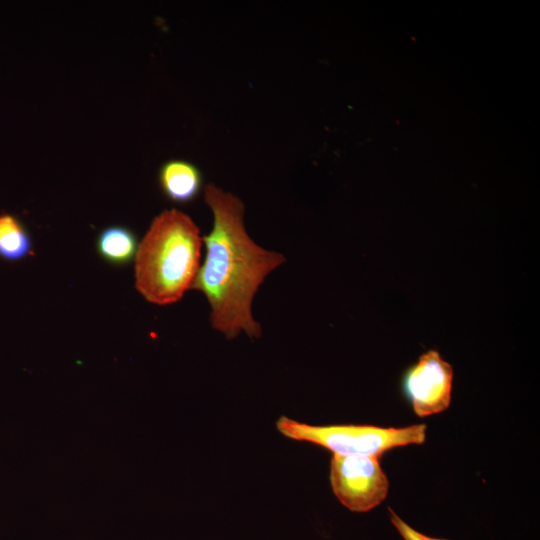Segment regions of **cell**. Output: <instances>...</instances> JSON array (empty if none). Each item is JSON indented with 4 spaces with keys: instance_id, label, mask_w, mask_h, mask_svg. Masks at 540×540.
Segmentation results:
<instances>
[{
    "instance_id": "1",
    "label": "cell",
    "mask_w": 540,
    "mask_h": 540,
    "mask_svg": "<svg viewBox=\"0 0 540 540\" xmlns=\"http://www.w3.org/2000/svg\"><path fill=\"white\" fill-rule=\"evenodd\" d=\"M213 215L211 231L202 240L206 254L191 289L204 294L212 327L227 339L242 332L259 338L261 325L252 315V302L266 277L286 258L259 246L244 226V203L213 183L204 191Z\"/></svg>"
},
{
    "instance_id": "2",
    "label": "cell",
    "mask_w": 540,
    "mask_h": 540,
    "mask_svg": "<svg viewBox=\"0 0 540 540\" xmlns=\"http://www.w3.org/2000/svg\"><path fill=\"white\" fill-rule=\"evenodd\" d=\"M202 243L190 216L177 209L161 212L152 220L134 259L137 291L160 306L181 300L200 267Z\"/></svg>"
},
{
    "instance_id": "3",
    "label": "cell",
    "mask_w": 540,
    "mask_h": 540,
    "mask_svg": "<svg viewBox=\"0 0 540 540\" xmlns=\"http://www.w3.org/2000/svg\"><path fill=\"white\" fill-rule=\"evenodd\" d=\"M285 437L322 446L334 455H368L379 457L384 452L411 444H422L426 439V425L385 428L373 425H326L301 423L281 416L276 423Z\"/></svg>"
},
{
    "instance_id": "4",
    "label": "cell",
    "mask_w": 540,
    "mask_h": 540,
    "mask_svg": "<svg viewBox=\"0 0 540 540\" xmlns=\"http://www.w3.org/2000/svg\"><path fill=\"white\" fill-rule=\"evenodd\" d=\"M330 482L337 499L353 512H367L386 498L389 481L378 457L333 455Z\"/></svg>"
},
{
    "instance_id": "5",
    "label": "cell",
    "mask_w": 540,
    "mask_h": 540,
    "mask_svg": "<svg viewBox=\"0 0 540 540\" xmlns=\"http://www.w3.org/2000/svg\"><path fill=\"white\" fill-rule=\"evenodd\" d=\"M452 380V366L436 350H429L406 371L402 387L416 415L426 417L449 407Z\"/></svg>"
},
{
    "instance_id": "6",
    "label": "cell",
    "mask_w": 540,
    "mask_h": 540,
    "mask_svg": "<svg viewBox=\"0 0 540 540\" xmlns=\"http://www.w3.org/2000/svg\"><path fill=\"white\" fill-rule=\"evenodd\" d=\"M159 185L169 200L184 204L194 200L200 193L202 175L190 162L171 160L160 168Z\"/></svg>"
},
{
    "instance_id": "7",
    "label": "cell",
    "mask_w": 540,
    "mask_h": 540,
    "mask_svg": "<svg viewBox=\"0 0 540 540\" xmlns=\"http://www.w3.org/2000/svg\"><path fill=\"white\" fill-rule=\"evenodd\" d=\"M139 242L133 230L113 225L104 228L96 238V251L100 258L114 266H125L136 256Z\"/></svg>"
},
{
    "instance_id": "8",
    "label": "cell",
    "mask_w": 540,
    "mask_h": 540,
    "mask_svg": "<svg viewBox=\"0 0 540 540\" xmlns=\"http://www.w3.org/2000/svg\"><path fill=\"white\" fill-rule=\"evenodd\" d=\"M32 239L23 224L11 214L0 215V257L18 261L32 253Z\"/></svg>"
},
{
    "instance_id": "9",
    "label": "cell",
    "mask_w": 540,
    "mask_h": 540,
    "mask_svg": "<svg viewBox=\"0 0 540 540\" xmlns=\"http://www.w3.org/2000/svg\"><path fill=\"white\" fill-rule=\"evenodd\" d=\"M391 523L398 530L404 540H448L429 537L412 528L403 521L391 508H388Z\"/></svg>"
}]
</instances>
